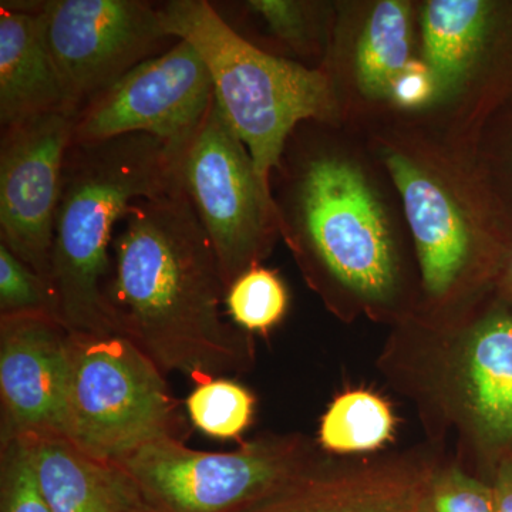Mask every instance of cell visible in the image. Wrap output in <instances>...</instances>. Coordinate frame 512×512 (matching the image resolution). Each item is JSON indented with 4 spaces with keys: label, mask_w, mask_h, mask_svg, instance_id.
<instances>
[{
    "label": "cell",
    "mask_w": 512,
    "mask_h": 512,
    "mask_svg": "<svg viewBox=\"0 0 512 512\" xmlns=\"http://www.w3.org/2000/svg\"><path fill=\"white\" fill-rule=\"evenodd\" d=\"M192 424L215 439H238L255 412V397L247 387L224 379L202 380L187 399Z\"/></svg>",
    "instance_id": "obj_21"
},
{
    "label": "cell",
    "mask_w": 512,
    "mask_h": 512,
    "mask_svg": "<svg viewBox=\"0 0 512 512\" xmlns=\"http://www.w3.org/2000/svg\"><path fill=\"white\" fill-rule=\"evenodd\" d=\"M70 356L66 440L74 447L117 464L154 441H184L187 427L164 373L130 340L70 333Z\"/></svg>",
    "instance_id": "obj_5"
},
{
    "label": "cell",
    "mask_w": 512,
    "mask_h": 512,
    "mask_svg": "<svg viewBox=\"0 0 512 512\" xmlns=\"http://www.w3.org/2000/svg\"><path fill=\"white\" fill-rule=\"evenodd\" d=\"M491 5L481 0H433L423 13L424 56L437 94L463 82L487 36Z\"/></svg>",
    "instance_id": "obj_17"
},
{
    "label": "cell",
    "mask_w": 512,
    "mask_h": 512,
    "mask_svg": "<svg viewBox=\"0 0 512 512\" xmlns=\"http://www.w3.org/2000/svg\"><path fill=\"white\" fill-rule=\"evenodd\" d=\"M322 463L299 434L264 436L228 453L164 439L117 463L151 512H244Z\"/></svg>",
    "instance_id": "obj_6"
},
{
    "label": "cell",
    "mask_w": 512,
    "mask_h": 512,
    "mask_svg": "<svg viewBox=\"0 0 512 512\" xmlns=\"http://www.w3.org/2000/svg\"><path fill=\"white\" fill-rule=\"evenodd\" d=\"M178 174L217 255L228 291L268 252L279 214L251 154L215 97L181 158Z\"/></svg>",
    "instance_id": "obj_7"
},
{
    "label": "cell",
    "mask_w": 512,
    "mask_h": 512,
    "mask_svg": "<svg viewBox=\"0 0 512 512\" xmlns=\"http://www.w3.org/2000/svg\"><path fill=\"white\" fill-rule=\"evenodd\" d=\"M10 316H49L59 322L49 285L0 244V318Z\"/></svg>",
    "instance_id": "obj_22"
},
{
    "label": "cell",
    "mask_w": 512,
    "mask_h": 512,
    "mask_svg": "<svg viewBox=\"0 0 512 512\" xmlns=\"http://www.w3.org/2000/svg\"><path fill=\"white\" fill-rule=\"evenodd\" d=\"M180 158L150 134L70 144L50 256L57 319L72 335L114 336L110 247L128 207L180 187Z\"/></svg>",
    "instance_id": "obj_2"
},
{
    "label": "cell",
    "mask_w": 512,
    "mask_h": 512,
    "mask_svg": "<svg viewBox=\"0 0 512 512\" xmlns=\"http://www.w3.org/2000/svg\"><path fill=\"white\" fill-rule=\"evenodd\" d=\"M40 16L64 110L72 117L138 64L177 43L158 5L141 0H49Z\"/></svg>",
    "instance_id": "obj_8"
},
{
    "label": "cell",
    "mask_w": 512,
    "mask_h": 512,
    "mask_svg": "<svg viewBox=\"0 0 512 512\" xmlns=\"http://www.w3.org/2000/svg\"><path fill=\"white\" fill-rule=\"evenodd\" d=\"M457 399L474 439L500 458L512 453V313L485 316L456 353Z\"/></svg>",
    "instance_id": "obj_13"
},
{
    "label": "cell",
    "mask_w": 512,
    "mask_h": 512,
    "mask_svg": "<svg viewBox=\"0 0 512 512\" xmlns=\"http://www.w3.org/2000/svg\"><path fill=\"white\" fill-rule=\"evenodd\" d=\"M285 231L309 274L367 302L389 301L399 269L379 201L355 165L328 154L299 163L289 184Z\"/></svg>",
    "instance_id": "obj_4"
},
{
    "label": "cell",
    "mask_w": 512,
    "mask_h": 512,
    "mask_svg": "<svg viewBox=\"0 0 512 512\" xmlns=\"http://www.w3.org/2000/svg\"><path fill=\"white\" fill-rule=\"evenodd\" d=\"M42 13V12H40ZM40 13L0 8V126L66 113Z\"/></svg>",
    "instance_id": "obj_16"
},
{
    "label": "cell",
    "mask_w": 512,
    "mask_h": 512,
    "mask_svg": "<svg viewBox=\"0 0 512 512\" xmlns=\"http://www.w3.org/2000/svg\"><path fill=\"white\" fill-rule=\"evenodd\" d=\"M429 467L320 463L244 512H419Z\"/></svg>",
    "instance_id": "obj_12"
},
{
    "label": "cell",
    "mask_w": 512,
    "mask_h": 512,
    "mask_svg": "<svg viewBox=\"0 0 512 512\" xmlns=\"http://www.w3.org/2000/svg\"><path fill=\"white\" fill-rule=\"evenodd\" d=\"M419 512H495L493 487L457 467L431 470Z\"/></svg>",
    "instance_id": "obj_23"
},
{
    "label": "cell",
    "mask_w": 512,
    "mask_h": 512,
    "mask_svg": "<svg viewBox=\"0 0 512 512\" xmlns=\"http://www.w3.org/2000/svg\"><path fill=\"white\" fill-rule=\"evenodd\" d=\"M72 356L70 333L49 316L0 318L2 446L66 439Z\"/></svg>",
    "instance_id": "obj_11"
},
{
    "label": "cell",
    "mask_w": 512,
    "mask_h": 512,
    "mask_svg": "<svg viewBox=\"0 0 512 512\" xmlns=\"http://www.w3.org/2000/svg\"><path fill=\"white\" fill-rule=\"evenodd\" d=\"M410 8L397 0L380 2L367 20L357 49L360 89L370 97H390L409 64Z\"/></svg>",
    "instance_id": "obj_18"
},
{
    "label": "cell",
    "mask_w": 512,
    "mask_h": 512,
    "mask_svg": "<svg viewBox=\"0 0 512 512\" xmlns=\"http://www.w3.org/2000/svg\"><path fill=\"white\" fill-rule=\"evenodd\" d=\"M386 164L402 194L423 276L433 298H443L463 274L470 258V234L454 202L409 158L390 153Z\"/></svg>",
    "instance_id": "obj_14"
},
{
    "label": "cell",
    "mask_w": 512,
    "mask_h": 512,
    "mask_svg": "<svg viewBox=\"0 0 512 512\" xmlns=\"http://www.w3.org/2000/svg\"><path fill=\"white\" fill-rule=\"evenodd\" d=\"M111 248L107 302L119 336L164 375L200 383L247 372L254 346L224 319L220 264L181 185L134 201Z\"/></svg>",
    "instance_id": "obj_1"
},
{
    "label": "cell",
    "mask_w": 512,
    "mask_h": 512,
    "mask_svg": "<svg viewBox=\"0 0 512 512\" xmlns=\"http://www.w3.org/2000/svg\"><path fill=\"white\" fill-rule=\"evenodd\" d=\"M158 9L168 35L190 43L207 66L215 99L269 188L295 128L335 114L329 77L259 49L207 0H170Z\"/></svg>",
    "instance_id": "obj_3"
},
{
    "label": "cell",
    "mask_w": 512,
    "mask_h": 512,
    "mask_svg": "<svg viewBox=\"0 0 512 512\" xmlns=\"http://www.w3.org/2000/svg\"><path fill=\"white\" fill-rule=\"evenodd\" d=\"M437 89L427 64L410 62L397 77L390 97L403 107H419L436 96Z\"/></svg>",
    "instance_id": "obj_26"
},
{
    "label": "cell",
    "mask_w": 512,
    "mask_h": 512,
    "mask_svg": "<svg viewBox=\"0 0 512 512\" xmlns=\"http://www.w3.org/2000/svg\"><path fill=\"white\" fill-rule=\"evenodd\" d=\"M245 8L264 20L269 32L295 49L309 45V15L303 3L284 0H251Z\"/></svg>",
    "instance_id": "obj_25"
},
{
    "label": "cell",
    "mask_w": 512,
    "mask_h": 512,
    "mask_svg": "<svg viewBox=\"0 0 512 512\" xmlns=\"http://www.w3.org/2000/svg\"><path fill=\"white\" fill-rule=\"evenodd\" d=\"M495 512H512V453L498 461L494 483Z\"/></svg>",
    "instance_id": "obj_27"
},
{
    "label": "cell",
    "mask_w": 512,
    "mask_h": 512,
    "mask_svg": "<svg viewBox=\"0 0 512 512\" xmlns=\"http://www.w3.org/2000/svg\"><path fill=\"white\" fill-rule=\"evenodd\" d=\"M396 417L379 394L365 389L339 394L323 414L320 447L335 454L373 453L393 440Z\"/></svg>",
    "instance_id": "obj_19"
},
{
    "label": "cell",
    "mask_w": 512,
    "mask_h": 512,
    "mask_svg": "<svg viewBox=\"0 0 512 512\" xmlns=\"http://www.w3.org/2000/svg\"><path fill=\"white\" fill-rule=\"evenodd\" d=\"M214 97L211 74L197 50L177 40L90 100L74 119L70 144L144 133L167 144L181 161Z\"/></svg>",
    "instance_id": "obj_9"
},
{
    "label": "cell",
    "mask_w": 512,
    "mask_h": 512,
    "mask_svg": "<svg viewBox=\"0 0 512 512\" xmlns=\"http://www.w3.org/2000/svg\"><path fill=\"white\" fill-rule=\"evenodd\" d=\"M225 306L237 328L266 335L285 318L289 292L278 272L254 265L229 286Z\"/></svg>",
    "instance_id": "obj_20"
},
{
    "label": "cell",
    "mask_w": 512,
    "mask_h": 512,
    "mask_svg": "<svg viewBox=\"0 0 512 512\" xmlns=\"http://www.w3.org/2000/svg\"><path fill=\"white\" fill-rule=\"evenodd\" d=\"M0 512H53L40 487L26 441L2 446Z\"/></svg>",
    "instance_id": "obj_24"
},
{
    "label": "cell",
    "mask_w": 512,
    "mask_h": 512,
    "mask_svg": "<svg viewBox=\"0 0 512 512\" xmlns=\"http://www.w3.org/2000/svg\"><path fill=\"white\" fill-rule=\"evenodd\" d=\"M53 512H151L126 471L63 437L26 440Z\"/></svg>",
    "instance_id": "obj_15"
},
{
    "label": "cell",
    "mask_w": 512,
    "mask_h": 512,
    "mask_svg": "<svg viewBox=\"0 0 512 512\" xmlns=\"http://www.w3.org/2000/svg\"><path fill=\"white\" fill-rule=\"evenodd\" d=\"M74 119L62 111L43 114L5 128L0 138V244L35 269L49 288L64 158Z\"/></svg>",
    "instance_id": "obj_10"
}]
</instances>
